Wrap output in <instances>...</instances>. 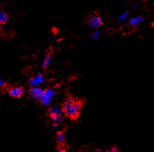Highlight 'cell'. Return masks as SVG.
<instances>
[{
	"label": "cell",
	"instance_id": "cell-1",
	"mask_svg": "<svg viewBox=\"0 0 154 152\" xmlns=\"http://www.w3.org/2000/svg\"><path fill=\"white\" fill-rule=\"evenodd\" d=\"M81 107L82 105L80 101H75L71 98H68L64 101L62 109H63L64 113L68 117L71 118V119H75L76 117H78L80 110H81Z\"/></svg>",
	"mask_w": 154,
	"mask_h": 152
},
{
	"label": "cell",
	"instance_id": "cell-2",
	"mask_svg": "<svg viewBox=\"0 0 154 152\" xmlns=\"http://www.w3.org/2000/svg\"><path fill=\"white\" fill-rule=\"evenodd\" d=\"M63 109L60 106H53L49 110V114L57 133L59 132V126L63 119Z\"/></svg>",
	"mask_w": 154,
	"mask_h": 152
},
{
	"label": "cell",
	"instance_id": "cell-3",
	"mask_svg": "<svg viewBox=\"0 0 154 152\" xmlns=\"http://www.w3.org/2000/svg\"><path fill=\"white\" fill-rule=\"evenodd\" d=\"M55 95V91L53 88H48L44 91V94L41 99V102L44 106H48L51 104L54 96Z\"/></svg>",
	"mask_w": 154,
	"mask_h": 152
},
{
	"label": "cell",
	"instance_id": "cell-4",
	"mask_svg": "<svg viewBox=\"0 0 154 152\" xmlns=\"http://www.w3.org/2000/svg\"><path fill=\"white\" fill-rule=\"evenodd\" d=\"M88 25L91 28H98L102 25V20L99 15H92L88 20Z\"/></svg>",
	"mask_w": 154,
	"mask_h": 152
},
{
	"label": "cell",
	"instance_id": "cell-5",
	"mask_svg": "<svg viewBox=\"0 0 154 152\" xmlns=\"http://www.w3.org/2000/svg\"><path fill=\"white\" fill-rule=\"evenodd\" d=\"M44 91L39 87H32L30 90V94L34 99L41 100L42 99Z\"/></svg>",
	"mask_w": 154,
	"mask_h": 152
},
{
	"label": "cell",
	"instance_id": "cell-6",
	"mask_svg": "<svg viewBox=\"0 0 154 152\" xmlns=\"http://www.w3.org/2000/svg\"><path fill=\"white\" fill-rule=\"evenodd\" d=\"M44 82V78L42 74H38L30 80L29 84L32 87H38Z\"/></svg>",
	"mask_w": 154,
	"mask_h": 152
},
{
	"label": "cell",
	"instance_id": "cell-7",
	"mask_svg": "<svg viewBox=\"0 0 154 152\" xmlns=\"http://www.w3.org/2000/svg\"><path fill=\"white\" fill-rule=\"evenodd\" d=\"M23 88L22 87L12 88L8 91L9 95L14 98H20L23 95Z\"/></svg>",
	"mask_w": 154,
	"mask_h": 152
},
{
	"label": "cell",
	"instance_id": "cell-8",
	"mask_svg": "<svg viewBox=\"0 0 154 152\" xmlns=\"http://www.w3.org/2000/svg\"><path fill=\"white\" fill-rule=\"evenodd\" d=\"M143 20V18L142 17H132L131 19L130 20V21H129V23H130V26H138V25L142 22Z\"/></svg>",
	"mask_w": 154,
	"mask_h": 152
},
{
	"label": "cell",
	"instance_id": "cell-9",
	"mask_svg": "<svg viewBox=\"0 0 154 152\" xmlns=\"http://www.w3.org/2000/svg\"><path fill=\"white\" fill-rule=\"evenodd\" d=\"M57 141L60 144H64L65 143L66 141V138H65V135L63 132L62 131H59L57 134Z\"/></svg>",
	"mask_w": 154,
	"mask_h": 152
},
{
	"label": "cell",
	"instance_id": "cell-10",
	"mask_svg": "<svg viewBox=\"0 0 154 152\" xmlns=\"http://www.w3.org/2000/svg\"><path fill=\"white\" fill-rule=\"evenodd\" d=\"M51 63V57L49 55V54H46L45 58H44V62H43L42 67L43 68H46V67H47Z\"/></svg>",
	"mask_w": 154,
	"mask_h": 152
},
{
	"label": "cell",
	"instance_id": "cell-11",
	"mask_svg": "<svg viewBox=\"0 0 154 152\" xmlns=\"http://www.w3.org/2000/svg\"><path fill=\"white\" fill-rule=\"evenodd\" d=\"M8 18V15L6 14V12L4 11H1V12H0V23L4 24V23L7 22Z\"/></svg>",
	"mask_w": 154,
	"mask_h": 152
},
{
	"label": "cell",
	"instance_id": "cell-12",
	"mask_svg": "<svg viewBox=\"0 0 154 152\" xmlns=\"http://www.w3.org/2000/svg\"><path fill=\"white\" fill-rule=\"evenodd\" d=\"M128 12H124V13H122V15H119V17H118V19H119V20L123 21V20H125L127 19V17H128Z\"/></svg>",
	"mask_w": 154,
	"mask_h": 152
},
{
	"label": "cell",
	"instance_id": "cell-13",
	"mask_svg": "<svg viewBox=\"0 0 154 152\" xmlns=\"http://www.w3.org/2000/svg\"><path fill=\"white\" fill-rule=\"evenodd\" d=\"M100 36H101V33L100 31H95L91 34V37L94 39H99Z\"/></svg>",
	"mask_w": 154,
	"mask_h": 152
},
{
	"label": "cell",
	"instance_id": "cell-14",
	"mask_svg": "<svg viewBox=\"0 0 154 152\" xmlns=\"http://www.w3.org/2000/svg\"><path fill=\"white\" fill-rule=\"evenodd\" d=\"M5 86H6V82H5L4 79L2 78L1 79H0V87L3 88H5Z\"/></svg>",
	"mask_w": 154,
	"mask_h": 152
},
{
	"label": "cell",
	"instance_id": "cell-15",
	"mask_svg": "<svg viewBox=\"0 0 154 152\" xmlns=\"http://www.w3.org/2000/svg\"><path fill=\"white\" fill-rule=\"evenodd\" d=\"M107 152H119V151L116 147H111L108 151H107Z\"/></svg>",
	"mask_w": 154,
	"mask_h": 152
},
{
	"label": "cell",
	"instance_id": "cell-16",
	"mask_svg": "<svg viewBox=\"0 0 154 152\" xmlns=\"http://www.w3.org/2000/svg\"><path fill=\"white\" fill-rule=\"evenodd\" d=\"M57 152H67V151L60 146V147L57 148Z\"/></svg>",
	"mask_w": 154,
	"mask_h": 152
},
{
	"label": "cell",
	"instance_id": "cell-17",
	"mask_svg": "<svg viewBox=\"0 0 154 152\" xmlns=\"http://www.w3.org/2000/svg\"><path fill=\"white\" fill-rule=\"evenodd\" d=\"M95 152H103V151H102L101 149H98V150H96Z\"/></svg>",
	"mask_w": 154,
	"mask_h": 152
},
{
	"label": "cell",
	"instance_id": "cell-18",
	"mask_svg": "<svg viewBox=\"0 0 154 152\" xmlns=\"http://www.w3.org/2000/svg\"><path fill=\"white\" fill-rule=\"evenodd\" d=\"M137 6H138V5H137V4H135V5H133V8H135L136 7H137Z\"/></svg>",
	"mask_w": 154,
	"mask_h": 152
}]
</instances>
